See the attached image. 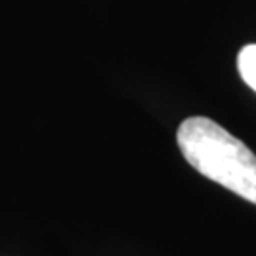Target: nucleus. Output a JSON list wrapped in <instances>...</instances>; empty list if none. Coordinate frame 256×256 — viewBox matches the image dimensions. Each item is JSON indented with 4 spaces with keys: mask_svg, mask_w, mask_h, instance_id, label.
Listing matches in <instances>:
<instances>
[{
    "mask_svg": "<svg viewBox=\"0 0 256 256\" xmlns=\"http://www.w3.org/2000/svg\"><path fill=\"white\" fill-rule=\"evenodd\" d=\"M176 144L198 173L256 205V156L247 144L205 116L184 120Z\"/></svg>",
    "mask_w": 256,
    "mask_h": 256,
    "instance_id": "obj_1",
    "label": "nucleus"
},
{
    "mask_svg": "<svg viewBox=\"0 0 256 256\" xmlns=\"http://www.w3.org/2000/svg\"><path fill=\"white\" fill-rule=\"evenodd\" d=\"M238 68L241 78H243V82L247 84L250 90L256 92V44L245 46L239 52Z\"/></svg>",
    "mask_w": 256,
    "mask_h": 256,
    "instance_id": "obj_2",
    "label": "nucleus"
}]
</instances>
